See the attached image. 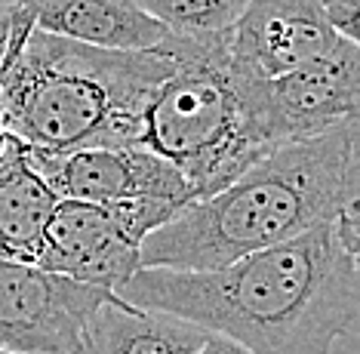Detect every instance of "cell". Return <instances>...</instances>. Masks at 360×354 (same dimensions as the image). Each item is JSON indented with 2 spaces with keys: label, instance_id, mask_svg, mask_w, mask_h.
I'll return each instance as SVG.
<instances>
[{
  "label": "cell",
  "instance_id": "cell-1",
  "mask_svg": "<svg viewBox=\"0 0 360 354\" xmlns=\"http://www.w3.org/2000/svg\"><path fill=\"white\" fill-rule=\"evenodd\" d=\"M114 293L228 336L250 354H330L360 311L357 210L222 268H136Z\"/></svg>",
  "mask_w": 360,
  "mask_h": 354
},
{
  "label": "cell",
  "instance_id": "cell-2",
  "mask_svg": "<svg viewBox=\"0 0 360 354\" xmlns=\"http://www.w3.org/2000/svg\"><path fill=\"white\" fill-rule=\"evenodd\" d=\"M357 118L268 148L225 188L194 197L139 246V268L210 271L357 210Z\"/></svg>",
  "mask_w": 360,
  "mask_h": 354
},
{
  "label": "cell",
  "instance_id": "cell-3",
  "mask_svg": "<svg viewBox=\"0 0 360 354\" xmlns=\"http://www.w3.org/2000/svg\"><path fill=\"white\" fill-rule=\"evenodd\" d=\"M173 59L167 46L105 49L34 28L15 4L0 71V127L34 151L142 145L145 114Z\"/></svg>",
  "mask_w": 360,
  "mask_h": 354
},
{
  "label": "cell",
  "instance_id": "cell-4",
  "mask_svg": "<svg viewBox=\"0 0 360 354\" xmlns=\"http://www.w3.org/2000/svg\"><path fill=\"white\" fill-rule=\"evenodd\" d=\"M173 68L145 114L142 145L185 176L194 197L225 188L268 151L231 62V31L163 40Z\"/></svg>",
  "mask_w": 360,
  "mask_h": 354
},
{
  "label": "cell",
  "instance_id": "cell-5",
  "mask_svg": "<svg viewBox=\"0 0 360 354\" xmlns=\"http://www.w3.org/2000/svg\"><path fill=\"white\" fill-rule=\"evenodd\" d=\"M240 74L243 99L256 133L268 148L308 139L357 118L360 105V49L339 40L330 53L277 77Z\"/></svg>",
  "mask_w": 360,
  "mask_h": 354
},
{
  "label": "cell",
  "instance_id": "cell-6",
  "mask_svg": "<svg viewBox=\"0 0 360 354\" xmlns=\"http://www.w3.org/2000/svg\"><path fill=\"white\" fill-rule=\"evenodd\" d=\"M111 290L71 281L34 262L0 256V348L75 354L86 320Z\"/></svg>",
  "mask_w": 360,
  "mask_h": 354
},
{
  "label": "cell",
  "instance_id": "cell-7",
  "mask_svg": "<svg viewBox=\"0 0 360 354\" xmlns=\"http://www.w3.org/2000/svg\"><path fill=\"white\" fill-rule=\"evenodd\" d=\"M28 167L56 191V197L89 201L114 207L129 201H163L185 207L194 201L191 185L173 163L145 145L80 148V151H34L28 148Z\"/></svg>",
  "mask_w": 360,
  "mask_h": 354
},
{
  "label": "cell",
  "instance_id": "cell-8",
  "mask_svg": "<svg viewBox=\"0 0 360 354\" xmlns=\"http://www.w3.org/2000/svg\"><path fill=\"white\" fill-rule=\"evenodd\" d=\"M139 246L108 207L59 197L34 265L114 293L139 268Z\"/></svg>",
  "mask_w": 360,
  "mask_h": 354
},
{
  "label": "cell",
  "instance_id": "cell-9",
  "mask_svg": "<svg viewBox=\"0 0 360 354\" xmlns=\"http://www.w3.org/2000/svg\"><path fill=\"white\" fill-rule=\"evenodd\" d=\"M339 40L317 0H250L231 28V62L252 77H277Z\"/></svg>",
  "mask_w": 360,
  "mask_h": 354
},
{
  "label": "cell",
  "instance_id": "cell-10",
  "mask_svg": "<svg viewBox=\"0 0 360 354\" xmlns=\"http://www.w3.org/2000/svg\"><path fill=\"white\" fill-rule=\"evenodd\" d=\"M37 31L105 49H154L169 37L136 0H15Z\"/></svg>",
  "mask_w": 360,
  "mask_h": 354
},
{
  "label": "cell",
  "instance_id": "cell-11",
  "mask_svg": "<svg viewBox=\"0 0 360 354\" xmlns=\"http://www.w3.org/2000/svg\"><path fill=\"white\" fill-rule=\"evenodd\" d=\"M210 330L111 293L86 320L75 354H198Z\"/></svg>",
  "mask_w": 360,
  "mask_h": 354
},
{
  "label": "cell",
  "instance_id": "cell-12",
  "mask_svg": "<svg viewBox=\"0 0 360 354\" xmlns=\"http://www.w3.org/2000/svg\"><path fill=\"white\" fill-rule=\"evenodd\" d=\"M56 201V191L28 163L0 179V256L34 262Z\"/></svg>",
  "mask_w": 360,
  "mask_h": 354
},
{
  "label": "cell",
  "instance_id": "cell-13",
  "mask_svg": "<svg viewBox=\"0 0 360 354\" xmlns=\"http://www.w3.org/2000/svg\"><path fill=\"white\" fill-rule=\"evenodd\" d=\"M176 37L228 34L250 0H136Z\"/></svg>",
  "mask_w": 360,
  "mask_h": 354
},
{
  "label": "cell",
  "instance_id": "cell-14",
  "mask_svg": "<svg viewBox=\"0 0 360 354\" xmlns=\"http://www.w3.org/2000/svg\"><path fill=\"white\" fill-rule=\"evenodd\" d=\"M317 4L335 34L357 44V0H317Z\"/></svg>",
  "mask_w": 360,
  "mask_h": 354
},
{
  "label": "cell",
  "instance_id": "cell-15",
  "mask_svg": "<svg viewBox=\"0 0 360 354\" xmlns=\"http://www.w3.org/2000/svg\"><path fill=\"white\" fill-rule=\"evenodd\" d=\"M28 163V145L15 133L0 127V179Z\"/></svg>",
  "mask_w": 360,
  "mask_h": 354
},
{
  "label": "cell",
  "instance_id": "cell-16",
  "mask_svg": "<svg viewBox=\"0 0 360 354\" xmlns=\"http://www.w3.org/2000/svg\"><path fill=\"white\" fill-rule=\"evenodd\" d=\"M13 19H15V0H13V4H0V71H4L6 53H10Z\"/></svg>",
  "mask_w": 360,
  "mask_h": 354
},
{
  "label": "cell",
  "instance_id": "cell-17",
  "mask_svg": "<svg viewBox=\"0 0 360 354\" xmlns=\"http://www.w3.org/2000/svg\"><path fill=\"white\" fill-rule=\"evenodd\" d=\"M198 354H250L243 345H237L234 339H228V336H219V333H210L203 345L198 348Z\"/></svg>",
  "mask_w": 360,
  "mask_h": 354
},
{
  "label": "cell",
  "instance_id": "cell-18",
  "mask_svg": "<svg viewBox=\"0 0 360 354\" xmlns=\"http://www.w3.org/2000/svg\"><path fill=\"white\" fill-rule=\"evenodd\" d=\"M0 354H19V351H6V348H0Z\"/></svg>",
  "mask_w": 360,
  "mask_h": 354
}]
</instances>
